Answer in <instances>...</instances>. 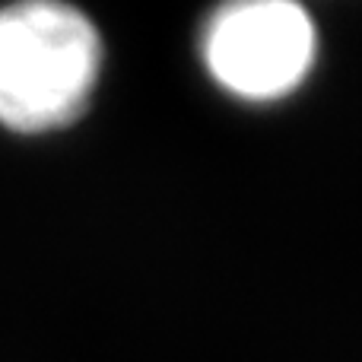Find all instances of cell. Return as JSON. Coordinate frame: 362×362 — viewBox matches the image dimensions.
Wrapping results in <instances>:
<instances>
[{
	"label": "cell",
	"mask_w": 362,
	"mask_h": 362,
	"mask_svg": "<svg viewBox=\"0 0 362 362\" xmlns=\"http://www.w3.org/2000/svg\"><path fill=\"white\" fill-rule=\"evenodd\" d=\"M200 61L226 95L280 102L312 76L318 25L293 0H238L219 6L200 29Z\"/></svg>",
	"instance_id": "cell-2"
},
{
	"label": "cell",
	"mask_w": 362,
	"mask_h": 362,
	"mask_svg": "<svg viewBox=\"0 0 362 362\" xmlns=\"http://www.w3.org/2000/svg\"><path fill=\"white\" fill-rule=\"evenodd\" d=\"M102 35L61 0L0 6V124L23 134L67 127L86 112L102 76Z\"/></svg>",
	"instance_id": "cell-1"
}]
</instances>
